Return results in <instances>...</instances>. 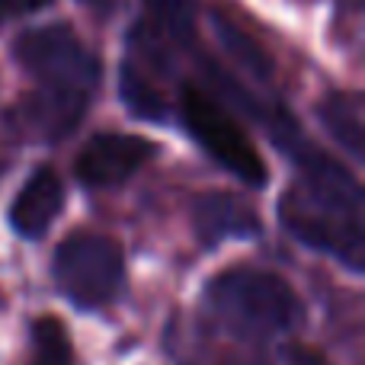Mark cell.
I'll return each mask as SVG.
<instances>
[{"instance_id":"6da1fadb","label":"cell","mask_w":365,"mask_h":365,"mask_svg":"<svg viewBox=\"0 0 365 365\" xmlns=\"http://www.w3.org/2000/svg\"><path fill=\"white\" fill-rule=\"evenodd\" d=\"M295 160L298 182L279 202V218L285 231L359 272L365 263L359 180L334 158L308 145L298 148Z\"/></svg>"},{"instance_id":"7a4b0ae2","label":"cell","mask_w":365,"mask_h":365,"mask_svg":"<svg viewBox=\"0 0 365 365\" xmlns=\"http://www.w3.org/2000/svg\"><path fill=\"white\" fill-rule=\"evenodd\" d=\"M212 314L240 336H279L302 327V298L276 272L227 269L205 289Z\"/></svg>"},{"instance_id":"3957f363","label":"cell","mask_w":365,"mask_h":365,"mask_svg":"<svg viewBox=\"0 0 365 365\" xmlns=\"http://www.w3.org/2000/svg\"><path fill=\"white\" fill-rule=\"evenodd\" d=\"M180 113H182V125L189 128L195 145L208 158H215L227 173H234L247 186H266L269 170H266L259 151L215 96L202 93L199 87H182Z\"/></svg>"},{"instance_id":"277c9868","label":"cell","mask_w":365,"mask_h":365,"mask_svg":"<svg viewBox=\"0 0 365 365\" xmlns=\"http://www.w3.org/2000/svg\"><path fill=\"white\" fill-rule=\"evenodd\" d=\"M125 257L113 237L71 234L55 250V282L77 308H103L122 289Z\"/></svg>"},{"instance_id":"5b68a950","label":"cell","mask_w":365,"mask_h":365,"mask_svg":"<svg viewBox=\"0 0 365 365\" xmlns=\"http://www.w3.org/2000/svg\"><path fill=\"white\" fill-rule=\"evenodd\" d=\"M16 58L48 93L87 100L100 81V64L68 26H42L16 38Z\"/></svg>"},{"instance_id":"8992f818","label":"cell","mask_w":365,"mask_h":365,"mask_svg":"<svg viewBox=\"0 0 365 365\" xmlns=\"http://www.w3.org/2000/svg\"><path fill=\"white\" fill-rule=\"evenodd\" d=\"M158 154V145L138 135H93L77 154L74 173L83 186L90 189H109L132 180L148 160Z\"/></svg>"},{"instance_id":"52a82bcc","label":"cell","mask_w":365,"mask_h":365,"mask_svg":"<svg viewBox=\"0 0 365 365\" xmlns=\"http://www.w3.org/2000/svg\"><path fill=\"white\" fill-rule=\"evenodd\" d=\"M64 205V186L51 167L36 170L10 205V225L23 237H42Z\"/></svg>"},{"instance_id":"ba28073f","label":"cell","mask_w":365,"mask_h":365,"mask_svg":"<svg viewBox=\"0 0 365 365\" xmlns=\"http://www.w3.org/2000/svg\"><path fill=\"white\" fill-rule=\"evenodd\" d=\"M195 234L205 247L221 244L225 237H247L259 231V218L244 199L231 192H205L192 205Z\"/></svg>"},{"instance_id":"9c48e42d","label":"cell","mask_w":365,"mask_h":365,"mask_svg":"<svg viewBox=\"0 0 365 365\" xmlns=\"http://www.w3.org/2000/svg\"><path fill=\"white\" fill-rule=\"evenodd\" d=\"M321 122L330 138L353 158H362V100L356 93H334L321 103Z\"/></svg>"},{"instance_id":"30bf717a","label":"cell","mask_w":365,"mask_h":365,"mask_svg":"<svg viewBox=\"0 0 365 365\" xmlns=\"http://www.w3.org/2000/svg\"><path fill=\"white\" fill-rule=\"evenodd\" d=\"M29 365H74L71 336L58 317L45 314L32 327V362Z\"/></svg>"},{"instance_id":"8fae6325","label":"cell","mask_w":365,"mask_h":365,"mask_svg":"<svg viewBox=\"0 0 365 365\" xmlns=\"http://www.w3.org/2000/svg\"><path fill=\"white\" fill-rule=\"evenodd\" d=\"M119 93H122V100H125L128 113L138 115V119H151V122L167 119V103H164V96H160V90L151 87L132 64L122 68Z\"/></svg>"},{"instance_id":"7c38bea8","label":"cell","mask_w":365,"mask_h":365,"mask_svg":"<svg viewBox=\"0 0 365 365\" xmlns=\"http://www.w3.org/2000/svg\"><path fill=\"white\" fill-rule=\"evenodd\" d=\"M151 23L173 42H189L195 32V0H145Z\"/></svg>"},{"instance_id":"4fadbf2b","label":"cell","mask_w":365,"mask_h":365,"mask_svg":"<svg viewBox=\"0 0 365 365\" xmlns=\"http://www.w3.org/2000/svg\"><path fill=\"white\" fill-rule=\"evenodd\" d=\"M218 32H221V38H225V45L231 48V55L237 58L244 68H250L257 77H266V71H269V64H266V58H263V51L257 48L253 42H247L240 32H234V26H227L225 19H218Z\"/></svg>"},{"instance_id":"5bb4252c","label":"cell","mask_w":365,"mask_h":365,"mask_svg":"<svg viewBox=\"0 0 365 365\" xmlns=\"http://www.w3.org/2000/svg\"><path fill=\"white\" fill-rule=\"evenodd\" d=\"M279 362L282 365H330L327 359H324L317 349H311V346H285L282 349V356H279Z\"/></svg>"},{"instance_id":"9a60e30c","label":"cell","mask_w":365,"mask_h":365,"mask_svg":"<svg viewBox=\"0 0 365 365\" xmlns=\"http://www.w3.org/2000/svg\"><path fill=\"white\" fill-rule=\"evenodd\" d=\"M51 0H0V23L6 19H16V16H29V13L42 10L48 6Z\"/></svg>"}]
</instances>
